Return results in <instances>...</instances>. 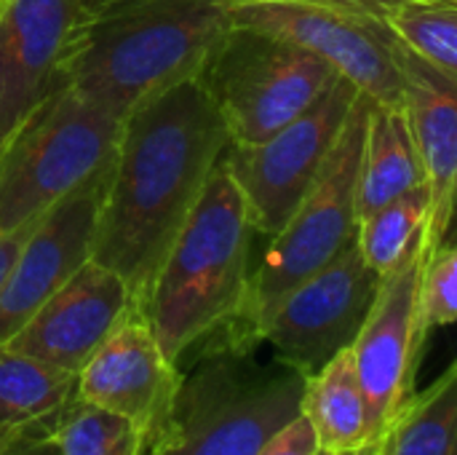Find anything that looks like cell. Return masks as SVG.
Masks as SVG:
<instances>
[{
  "mask_svg": "<svg viewBox=\"0 0 457 455\" xmlns=\"http://www.w3.org/2000/svg\"><path fill=\"white\" fill-rule=\"evenodd\" d=\"M230 145L201 75L139 102L120 123L91 260L115 271L142 311L150 282Z\"/></svg>",
  "mask_w": 457,
  "mask_h": 455,
  "instance_id": "6da1fadb",
  "label": "cell"
},
{
  "mask_svg": "<svg viewBox=\"0 0 457 455\" xmlns=\"http://www.w3.org/2000/svg\"><path fill=\"white\" fill-rule=\"evenodd\" d=\"M230 27L222 0H112L86 13L62 80L126 118L153 94L198 78Z\"/></svg>",
  "mask_w": 457,
  "mask_h": 455,
  "instance_id": "7a4b0ae2",
  "label": "cell"
},
{
  "mask_svg": "<svg viewBox=\"0 0 457 455\" xmlns=\"http://www.w3.org/2000/svg\"><path fill=\"white\" fill-rule=\"evenodd\" d=\"M252 223L225 158L169 244L142 314L171 362L222 338L238 319L252 274Z\"/></svg>",
  "mask_w": 457,
  "mask_h": 455,
  "instance_id": "3957f363",
  "label": "cell"
},
{
  "mask_svg": "<svg viewBox=\"0 0 457 455\" xmlns=\"http://www.w3.org/2000/svg\"><path fill=\"white\" fill-rule=\"evenodd\" d=\"M305 378L276 357L257 362L254 349L209 346L182 373L169 421L142 455H257L300 416Z\"/></svg>",
  "mask_w": 457,
  "mask_h": 455,
  "instance_id": "277c9868",
  "label": "cell"
},
{
  "mask_svg": "<svg viewBox=\"0 0 457 455\" xmlns=\"http://www.w3.org/2000/svg\"><path fill=\"white\" fill-rule=\"evenodd\" d=\"M372 105L375 102L367 94L356 97L353 110L319 177L295 206L289 220L270 236V244L257 265H252L244 308L236 324L206 346L257 349L260 327L281 303V298L311 274L324 268L356 239V188Z\"/></svg>",
  "mask_w": 457,
  "mask_h": 455,
  "instance_id": "5b68a950",
  "label": "cell"
},
{
  "mask_svg": "<svg viewBox=\"0 0 457 455\" xmlns=\"http://www.w3.org/2000/svg\"><path fill=\"white\" fill-rule=\"evenodd\" d=\"M123 118L59 83L0 150V236L35 223L104 169Z\"/></svg>",
  "mask_w": 457,
  "mask_h": 455,
  "instance_id": "8992f818",
  "label": "cell"
},
{
  "mask_svg": "<svg viewBox=\"0 0 457 455\" xmlns=\"http://www.w3.org/2000/svg\"><path fill=\"white\" fill-rule=\"evenodd\" d=\"M335 78L319 56L246 27H230L201 70L230 145L262 142L308 110Z\"/></svg>",
  "mask_w": 457,
  "mask_h": 455,
  "instance_id": "52a82bcc",
  "label": "cell"
},
{
  "mask_svg": "<svg viewBox=\"0 0 457 455\" xmlns=\"http://www.w3.org/2000/svg\"><path fill=\"white\" fill-rule=\"evenodd\" d=\"M361 91L337 75L295 121L254 145H228L225 164L238 185L252 231L270 239L303 201L329 158Z\"/></svg>",
  "mask_w": 457,
  "mask_h": 455,
  "instance_id": "ba28073f",
  "label": "cell"
},
{
  "mask_svg": "<svg viewBox=\"0 0 457 455\" xmlns=\"http://www.w3.org/2000/svg\"><path fill=\"white\" fill-rule=\"evenodd\" d=\"M233 27L287 40L351 80L378 105H404V78L396 56V38L378 16L292 3V0H222Z\"/></svg>",
  "mask_w": 457,
  "mask_h": 455,
  "instance_id": "9c48e42d",
  "label": "cell"
},
{
  "mask_svg": "<svg viewBox=\"0 0 457 455\" xmlns=\"http://www.w3.org/2000/svg\"><path fill=\"white\" fill-rule=\"evenodd\" d=\"M378 287L380 274L367 265L353 239L337 257L281 298L257 341L260 346L268 343L276 359L311 375L353 346Z\"/></svg>",
  "mask_w": 457,
  "mask_h": 455,
  "instance_id": "30bf717a",
  "label": "cell"
},
{
  "mask_svg": "<svg viewBox=\"0 0 457 455\" xmlns=\"http://www.w3.org/2000/svg\"><path fill=\"white\" fill-rule=\"evenodd\" d=\"M431 247V236H426L399 265L380 276L372 308L351 346L375 445L418 392V370L428 341L420 330L418 284Z\"/></svg>",
  "mask_w": 457,
  "mask_h": 455,
  "instance_id": "8fae6325",
  "label": "cell"
},
{
  "mask_svg": "<svg viewBox=\"0 0 457 455\" xmlns=\"http://www.w3.org/2000/svg\"><path fill=\"white\" fill-rule=\"evenodd\" d=\"M107 169L110 164L35 220L0 287V346L91 260Z\"/></svg>",
  "mask_w": 457,
  "mask_h": 455,
  "instance_id": "7c38bea8",
  "label": "cell"
},
{
  "mask_svg": "<svg viewBox=\"0 0 457 455\" xmlns=\"http://www.w3.org/2000/svg\"><path fill=\"white\" fill-rule=\"evenodd\" d=\"M182 370L161 349L147 316L131 308L75 375V397L129 418L147 445L169 421Z\"/></svg>",
  "mask_w": 457,
  "mask_h": 455,
  "instance_id": "4fadbf2b",
  "label": "cell"
},
{
  "mask_svg": "<svg viewBox=\"0 0 457 455\" xmlns=\"http://www.w3.org/2000/svg\"><path fill=\"white\" fill-rule=\"evenodd\" d=\"M83 19V0L0 3V150L62 83Z\"/></svg>",
  "mask_w": 457,
  "mask_h": 455,
  "instance_id": "5bb4252c",
  "label": "cell"
},
{
  "mask_svg": "<svg viewBox=\"0 0 457 455\" xmlns=\"http://www.w3.org/2000/svg\"><path fill=\"white\" fill-rule=\"evenodd\" d=\"M131 308L137 306L126 282L102 263L86 260L5 346L78 375Z\"/></svg>",
  "mask_w": 457,
  "mask_h": 455,
  "instance_id": "9a60e30c",
  "label": "cell"
},
{
  "mask_svg": "<svg viewBox=\"0 0 457 455\" xmlns=\"http://www.w3.org/2000/svg\"><path fill=\"white\" fill-rule=\"evenodd\" d=\"M396 56L404 78V113L431 188V244L447 239L457 182V80L418 59L396 40Z\"/></svg>",
  "mask_w": 457,
  "mask_h": 455,
  "instance_id": "2e32d148",
  "label": "cell"
},
{
  "mask_svg": "<svg viewBox=\"0 0 457 455\" xmlns=\"http://www.w3.org/2000/svg\"><path fill=\"white\" fill-rule=\"evenodd\" d=\"M418 185H428V182L412 139L404 105L388 107L375 102L367 121L361 166H359V188H356L359 220Z\"/></svg>",
  "mask_w": 457,
  "mask_h": 455,
  "instance_id": "e0dca14e",
  "label": "cell"
},
{
  "mask_svg": "<svg viewBox=\"0 0 457 455\" xmlns=\"http://www.w3.org/2000/svg\"><path fill=\"white\" fill-rule=\"evenodd\" d=\"M300 413L313 426L324 453H353L375 445L351 349L335 354L305 378Z\"/></svg>",
  "mask_w": 457,
  "mask_h": 455,
  "instance_id": "ac0fdd59",
  "label": "cell"
},
{
  "mask_svg": "<svg viewBox=\"0 0 457 455\" xmlns=\"http://www.w3.org/2000/svg\"><path fill=\"white\" fill-rule=\"evenodd\" d=\"M72 397V373L0 346V432L54 424Z\"/></svg>",
  "mask_w": 457,
  "mask_h": 455,
  "instance_id": "d6986e66",
  "label": "cell"
},
{
  "mask_svg": "<svg viewBox=\"0 0 457 455\" xmlns=\"http://www.w3.org/2000/svg\"><path fill=\"white\" fill-rule=\"evenodd\" d=\"M457 365L415 392L380 440V455H455Z\"/></svg>",
  "mask_w": 457,
  "mask_h": 455,
  "instance_id": "ffe728a7",
  "label": "cell"
},
{
  "mask_svg": "<svg viewBox=\"0 0 457 455\" xmlns=\"http://www.w3.org/2000/svg\"><path fill=\"white\" fill-rule=\"evenodd\" d=\"M431 212V188L418 185L361 217L356 225V247L367 265L380 276L399 265L407 252L428 236Z\"/></svg>",
  "mask_w": 457,
  "mask_h": 455,
  "instance_id": "44dd1931",
  "label": "cell"
},
{
  "mask_svg": "<svg viewBox=\"0 0 457 455\" xmlns=\"http://www.w3.org/2000/svg\"><path fill=\"white\" fill-rule=\"evenodd\" d=\"M383 21L407 51L457 80V0H399Z\"/></svg>",
  "mask_w": 457,
  "mask_h": 455,
  "instance_id": "7402d4cb",
  "label": "cell"
},
{
  "mask_svg": "<svg viewBox=\"0 0 457 455\" xmlns=\"http://www.w3.org/2000/svg\"><path fill=\"white\" fill-rule=\"evenodd\" d=\"M59 455H142V432L123 416L72 397L51 426Z\"/></svg>",
  "mask_w": 457,
  "mask_h": 455,
  "instance_id": "603a6c76",
  "label": "cell"
},
{
  "mask_svg": "<svg viewBox=\"0 0 457 455\" xmlns=\"http://www.w3.org/2000/svg\"><path fill=\"white\" fill-rule=\"evenodd\" d=\"M420 330L428 338L434 330L450 327L457 319V252L445 239L428 249L418 284Z\"/></svg>",
  "mask_w": 457,
  "mask_h": 455,
  "instance_id": "cb8c5ba5",
  "label": "cell"
},
{
  "mask_svg": "<svg viewBox=\"0 0 457 455\" xmlns=\"http://www.w3.org/2000/svg\"><path fill=\"white\" fill-rule=\"evenodd\" d=\"M321 451L313 426L308 424V418L300 413L297 418H292L287 426H281L257 455H316Z\"/></svg>",
  "mask_w": 457,
  "mask_h": 455,
  "instance_id": "d4e9b609",
  "label": "cell"
},
{
  "mask_svg": "<svg viewBox=\"0 0 457 455\" xmlns=\"http://www.w3.org/2000/svg\"><path fill=\"white\" fill-rule=\"evenodd\" d=\"M51 426L54 424H35V426L13 432L0 445V455H59L51 440Z\"/></svg>",
  "mask_w": 457,
  "mask_h": 455,
  "instance_id": "484cf974",
  "label": "cell"
},
{
  "mask_svg": "<svg viewBox=\"0 0 457 455\" xmlns=\"http://www.w3.org/2000/svg\"><path fill=\"white\" fill-rule=\"evenodd\" d=\"M292 3H313V5H332V8H345V11H356V13H367V16H378L383 19L386 11L391 5H396L399 0H292Z\"/></svg>",
  "mask_w": 457,
  "mask_h": 455,
  "instance_id": "4316f807",
  "label": "cell"
},
{
  "mask_svg": "<svg viewBox=\"0 0 457 455\" xmlns=\"http://www.w3.org/2000/svg\"><path fill=\"white\" fill-rule=\"evenodd\" d=\"M32 225H35V223H29V225H24V228H16V231L0 236V287H3V282H5V276H8V271H11L16 255H19V249H21L27 233L32 231Z\"/></svg>",
  "mask_w": 457,
  "mask_h": 455,
  "instance_id": "83f0119b",
  "label": "cell"
},
{
  "mask_svg": "<svg viewBox=\"0 0 457 455\" xmlns=\"http://www.w3.org/2000/svg\"><path fill=\"white\" fill-rule=\"evenodd\" d=\"M107 3H112V0H83V8H86V13H91V11H96V8H102Z\"/></svg>",
  "mask_w": 457,
  "mask_h": 455,
  "instance_id": "f1b7e54d",
  "label": "cell"
},
{
  "mask_svg": "<svg viewBox=\"0 0 457 455\" xmlns=\"http://www.w3.org/2000/svg\"><path fill=\"white\" fill-rule=\"evenodd\" d=\"M11 434H13V432H0V445H3V442H5V440L11 437Z\"/></svg>",
  "mask_w": 457,
  "mask_h": 455,
  "instance_id": "f546056e",
  "label": "cell"
},
{
  "mask_svg": "<svg viewBox=\"0 0 457 455\" xmlns=\"http://www.w3.org/2000/svg\"><path fill=\"white\" fill-rule=\"evenodd\" d=\"M316 455H332V453H324V451H319V453H316Z\"/></svg>",
  "mask_w": 457,
  "mask_h": 455,
  "instance_id": "4dcf8cb0",
  "label": "cell"
},
{
  "mask_svg": "<svg viewBox=\"0 0 457 455\" xmlns=\"http://www.w3.org/2000/svg\"><path fill=\"white\" fill-rule=\"evenodd\" d=\"M0 3H3V0H0Z\"/></svg>",
  "mask_w": 457,
  "mask_h": 455,
  "instance_id": "1f68e13d",
  "label": "cell"
}]
</instances>
